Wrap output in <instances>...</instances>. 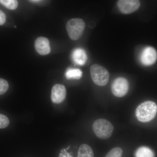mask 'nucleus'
Instances as JSON below:
<instances>
[{
  "mask_svg": "<svg viewBox=\"0 0 157 157\" xmlns=\"http://www.w3.org/2000/svg\"><path fill=\"white\" fill-rule=\"evenodd\" d=\"M67 96V90L64 86L57 84L52 87L51 100L55 104H60L64 101Z\"/></svg>",
  "mask_w": 157,
  "mask_h": 157,
  "instance_id": "obj_8",
  "label": "nucleus"
},
{
  "mask_svg": "<svg viewBox=\"0 0 157 157\" xmlns=\"http://www.w3.org/2000/svg\"><path fill=\"white\" fill-rule=\"evenodd\" d=\"M90 75L93 82L99 86H104L109 82V74L107 69L98 64H94L90 68Z\"/></svg>",
  "mask_w": 157,
  "mask_h": 157,
  "instance_id": "obj_3",
  "label": "nucleus"
},
{
  "mask_svg": "<svg viewBox=\"0 0 157 157\" xmlns=\"http://www.w3.org/2000/svg\"><path fill=\"white\" fill-rule=\"evenodd\" d=\"M123 150L121 147H116L112 149L108 153L106 157H121Z\"/></svg>",
  "mask_w": 157,
  "mask_h": 157,
  "instance_id": "obj_15",
  "label": "nucleus"
},
{
  "mask_svg": "<svg viewBox=\"0 0 157 157\" xmlns=\"http://www.w3.org/2000/svg\"><path fill=\"white\" fill-rule=\"evenodd\" d=\"M93 130L98 138L106 140L112 136L114 127L109 121L105 119H98L93 124Z\"/></svg>",
  "mask_w": 157,
  "mask_h": 157,
  "instance_id": "obj_2",
  "label": "nucleus"
},
{
  "mask_svg": "<svg viewBox=\"0 0 157 157\" xmlns=\"http://www.w3.org/2000/svg\"><path fill=\"white\" fill-rule=\"evenodd\" d=\"M6 15L2 11L0 10V25H3L6 21Z\"/></svg>",
  "mask_w": 157,
  "mask_h": 157,
  "instance_id": "obj_19",
  "label": "nucleus"
},
{
  "mask_svg": "<svg viewBox=\"0 0 157 157\" xmlns=\"http://www.w3.org/2000/svg\"><path fill=\"white\" fill-rule=\"evenodd\" d=\"M129 90L128 82L123 77H118L113 82L111 86L113 94L117 98H122L127 94Z\"/></svg>",
  "mask_w": 157,
  "mask_h": 157,
  "instance_id": "obj_5",
  "label": "nucleus"
},
{
  "mask_svg": "<svg viewBox=\"0 0 157 157\" xmlns=\"http://www.w3.org/2000/svg\"><path fill=\"white\" fill-rule=\"evenodd\" d=\"M66 28L70 39L76 40L82 36L85 28V23L84 21L80 18H73L68 21Z\"/></svg>",
  "mask_w": 157,
  "mask_h": 157,
  "instance_id": "obj_4",
  "label": "nucleus"
},
{
  "mask_svg": "<svg viewBox=\"0 0 157 157\" xmlns=\"http://www.w3.org/2000/svg\"><path fill=\"white\" fill-rule=\"evenodd\" d=\"M32 1H39V0H32Z\"/></svg>",
  "mask_w": 157,
  "mask_h": 157,
  "instance_id": "obj_20",
  "label": "nucleus"
},
{
  "mask_svg": "<svg viewBox=\"0 0 157 157\" xmlns=\"http://www.w3.org/2000/svg\"><path fill=\"white\" fill-rule=\"evenodd\" d=\"M9 124V118L6 116L0 114V129L5 128Z\"/></svg>",
  "mask_w": 157,
  "mask_h": 157,
  "instance_id": "obj_17",
  "label": "nucleus"
},
{
  "mask_svg": "<svg viewBox=\"0 0 157 157\" xmlns=\"http://www.w3.org/2000/svg\"><path fill=\"white\" fill-rule=\"evenodd\" d=\"M82 76V72L78 69L70 68L66 71L65 73V76L68 79H79Z\"/></svg>",
  "mask_w": 157,
  "mask_h": 157,
  "instance_id": "obj_13",
  "label": "nucleus"
},
{
  "mask_svg": "<svg viewBox=\"0 0 157 157\" xmlns=\"http://www.w3.org/2000/svg\"><path fill=\"white\" fill-rule=\"evenodd\" d=\"M72 57L75 63L79 66L84 65L87 59L86 52L81 48H76L73 51Z\"/></svg>",
  "mask_w": 157,
  "mask_h": 157,
  "instance_id": "obj_10",
  "label": "nucleus"
},
{
  "mask_svg": "<svg viewBox=\"0 0 157 157\" xmlns=\"http://www.w3.org/2000/svg\"><path fill=\"white\" fill-rule=\"evenodd\" d=\"M157 105L152 101H146L140 104L135 111V115L139 121L149 122L156 116Z\"/></svg>",
  "mask_w": 157,
  "mask_h": 157,
  "instance_id": "obj_1",
  "label": "nucleus"
},
{
  "mask_svg": "<svg viewBox=\"0 0 157 157\" xmlns=\"http://www.w3.org/2000/svg\"><path fill=\"white\" fill-rule=\"evenodd\" d=\"M117 6L122 13L128 14L139 9L140 2L139 0H119Z\"/></svg>",
  "mask_w": 157,
  "mask_h": 157,
  "instance_id": "obj_6",
  "label": "nucleus"
},
{
  "mask_svg": "<svg viewBox=\"0 0 157 157\" xmlns=\"http://www.w3.org/2000/svg\"><path fill=\"white\" fill-rule=\"evenodd\" d=\"M59 157H73L67 151L66 149H62L59 155Z\"/></svg>",
  "mask_w": 157,
  "mask_h": 157,
  "instance_id": "obj_18",
  "label": "nucleus"
},
{
  "mask_svg": "<svg viewBox=\"0 0 157 157\" xmlns=\"http://www.w3.org/2000/svg\"><path fill=\"white\" fill-rule=\"evenodd\" d=\"M9 85L5 79L0 78V95L6 93L9 89Z\"/></svg>",
  "mask_w": 157,
  "mask_h": 157,
  "instance_id": "obj_16",
  "label": "nucleus"
},
{
  "mask_svg": "<svg viewBox=\"0 0 157 157\" xmlns=\"http://www.w3.org/2000/svg\"><path fill=\"white\" fill-rule=\"evenodd\" d=\"M35 45L36 50L41 55H46L50 52V43L47 38L39 37L36 40Z\"/></svg>",
  "mask_w": 157,
  "mask_h": 157,
  "instance_id": "obj_9",
  "label": "nucleus"
},
{
  "mask_svg": "<svg viewBox=\"0 0 157 157\" xmlns=\"http://www.w3.org/2000/svg\"><path fill=\"white\" fill-rule=\"evenodd\" d=\"M77 157H94L91 147L87 144H82L78 148Z\"/></svg>",
  "mask_w": 157,
  "mask_h": 157,
  "instance_id": "obj_12",
  "label": "nucleus"
},
{
  "mask_svg": "<svg viewBox=\"0 0 157 157\" xmlns=\"http://www.w3.org/2000/svg\"><path fill=\"white\" fill-rule=\"evenodd\" d=\"M157 52L153 47L144 48L140 55V60L142 64L145 66H151L154 64L157 60Z\"/></svg>",
  "mask_w": 157,
  "mask_h": 157,
  "instance_id": "obj_7",
  "label": "nucleus"
},
{
  "mask_svg": "<svg viewBox=\"0 0 157 157\" xmlns=\"http://www.w3.org/2000/svg\"><path fill=\"white\" fill-rule=\"evenodd\" d=\"M0 3L7 9L11 10H15L18 6L17 0H0Z\"/></svg>",
  "mask_w": 157,
  "mask_h": 157,
  "instance_id": "obj_14",
  "label": "nucleus"
},
{
  "mask_svg": "<svg viewBox=\"0 0 157 157\" xmlns=\"http://www.w3.org/2000/svg\"><path fill=\"white\" fill-rule=\"evenodd\" d=\"M135 157H155L154 152L146 146H142L137 148L135 154Z\"/></svg>",
  "mask_w": 157,
  "mask_h": 157,
  "instance_id": "obj_11",
  "label": "nucleus"
}]
</instances>
